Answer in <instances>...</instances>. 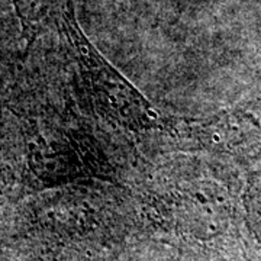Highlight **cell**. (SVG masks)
Here are the masks:
<instances>
[{
	"mask_svg": "<svg viewBox=\"0 0 261 261\" xmlns=\"http://www.w3.org/2000/svg\"><path fill=\"white\" fill-rule=\"evenodd\" d=\"M22 23L23 34L31 45L47 28L58 31L74 16L73 0H12Z\"/></svg>",
	"mask_w": 261,
	"mask_h": 261,
	"instance_id": "obj_2",
	"label": "cell"
},
{
	"mask_svg": "<svg viewBox=\"0 0 261 261\" xmlns=\"http://www.w3.org/2000/svg\"><path fill=\"white\" fill-rule=\"evenodd\" d=\"M97 112L130 130L155 128L159 113L141 92L83 35L70 47Z\"/></svg>",
	"mask_w": 261,
	"mask_h": 261,
	"instance_id": "obj_1",
	"label": "cell"
}]
</instances>
